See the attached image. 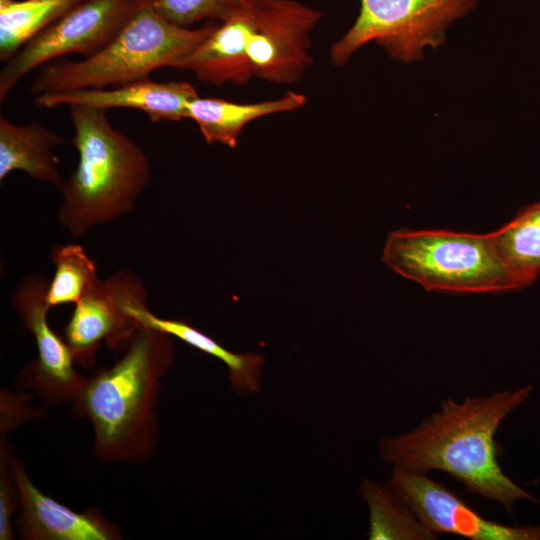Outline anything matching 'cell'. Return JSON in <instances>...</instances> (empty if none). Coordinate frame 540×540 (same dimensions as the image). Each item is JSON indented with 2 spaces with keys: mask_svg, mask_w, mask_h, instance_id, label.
<instances>
[{
  "mask_svg": "<svg viewBox=\"0 0 540 540\" xmlns=\"http://www.w3.org/2000/svg\"><path fill=\"white\" fill-rule=\"evenodd\" d=\"M532 392L527 384L461 402L446 398L415 429L381 438L380 457L397 470L447 473L470 494L499 503L509 514L520 500L540 503L503 472L495 440L502 422Z\"/></svg>",
  "mask_w": 540,
  "mask_h": 540,
  "instance_id": "cell-1",
  "label": "cell"
},
{
  "mask_svg": "<svg viewBox=\"0 0 540 540\" xmlns=\"http://www.w3.org/2000/svg\"><path fill=\"white\" fill-rule=\"evenodd\" d=\"M173 361L172 336L141 327L121 359L86 378L72 414L91 423L96 458L138 465L154 457L161 381Z\"/></svg>",
  "mask_w": 540,
  "mask_h": 540,
  "instance_id": "cell-2",
  "label": "cell"
},
{
  "mask_svg": "<svg viewBox=\"0 0 540 540\" xmlns=\"http://www.w3.org/2000/svg\"><path fill=\"white\" fill-rule=\"evenodd\" d=\"M78 163L59 187L58 220L73 237L131 212L149 183L145 152L108 120L105 110L71 105Z\"/></svg>",
  "mask_w": 540,
  "mask_h": 540,
  "instance_id": "cell-3",
  "label": "cell"
},
{
  "mask_svg": "<svg viewBox=\"0 0 540 540\" xmlns=\"http://www.w3.org/2000/svg\"><path fill=\"white\" fill-rule=\"evenodd\" d=\"M153 1L143 0L117 36L94 55L43 65L31 83V94L116 87L149 79L162 67L177 68L215 26H177L157 13Z\"/></svg>",
  "mask_w": 540,
  "mask_h": 540,
  "instance_id": "cell-4",
  "label": "cell"
},
{
  "mask_svg": "<svg viewBox=\"0 0 540 540\" xmlns=\"http://www.w3.org/2000/svg\"><path fill=\"white\" fill-rule=\"evenodd\" d=\"M382 260L427 291L485 293L528 286L505 263L490 233L400 229L389 233Z\"/></svg>",
  "mask_w": 540,
  "mask_h": 540,
  "instance_id": "cell-5",
  "label": "cell"
},
{
  "mask_svg": "<svg viewBox=\"0 0 540 540\" xmlns=\"http://www.w3.org/2000/svg\"><path fill=\"white\" fill-rule=\"evenodd\" d=\"M478 0H360L350 29L330 49L335 65H343L363 45L375 41L399 61L421 60L422 51L445 41V30L468 14Z\"/></svg>",
  "mask_w": 540,
  "mask_h": 540,
  "instance_id": "cell-6",
  "label": "cell"
},
{
  "mask_svg": "<svg viewBox=\"0 0 540 540\" xmlns=\"http://www.w3.org/2000/svg\"><path fill=\"white\" fill-rule=\"evenodd\" d=\"M143 0H81L21 47L0 72V100L38 67L67 54L89 57L121 31Z\"/></svg>",
  "mask_w": 540,
  "mask_h": 540,
  "instance_id": "cell-7",
  "label": "cell"
},
{
  "mask_svg": "<svg viewBox=\"0 0 540 540\" xmlns=\"http://www.w3.org/2000/svg\"><path fill=\"white\" fill-rule=\"evenodd\" d=\"M50 279L30 273L19 281L11 304L35 339L37 357L19 373L16 388L28 389L47 406L72 403L86 378L75 368V361L64 337L49 325L46 292Z\"/></svg>",
  "mask_w": 540,
  "mask_h": 540,
  "instance_id": "cell-8",
  "label": "cell"
},
{
  "mask_svg": "<svg viewBox=\"0 0 540 540\" xmlns=\"http://www.w3.org/2000/svg\"><path fill=\"white\" fill-rule=\"evenodd\" d=\"M251 29L246 51L254 77L273 84L300 80L312 58L310 34L321 12L296 0H248Z\"/></svg>",
  "mask_w": 540,
  "mask_h": 540,
  "instance_id": "cell-9",
  "label": "cell"
},
{
  "mask_svg": "<svg viewBox=\"0 0 540 540\" xmlns=\"http://www.w3.org/2000/svg\"><path fill=\"white\" fill-rule=\"evenodd\" d=\"M146 292L142 280L130 270L98 278L75 304L64 328V339L76 364L90 369L97 350L105 345L124 352L141 329L127 312V301Z\"/></svg>",
  "mask_w": 540,
  "mask_h": 540,
  "instance_id": "cell-10",
  "label": "cell"
},
{
  "mask_svg": "<svg viewBox=\"0 0 540 540\" xmlns=\"http://www.w3.org/2000/svg\"><path fill=\"white\" fill-rule=\"evenodd\" d=\"M388 484L436 535L448 533L470 540H540V524L510 526L486 519L427 474L393 469Z\"/></svg>",
  "mask_w": 540,
  "mask_h": 540,
  "instance_id": "cell-11",
  "label": "cell"
},
{
  "mask_svg": "<svg viewBox=\"0 0 540 540\" xmlns=\"http://www.w3.org/2000/svg\"><path fill=\"white\" fill-rule=\"evenodd\" d=\"M13 472L20 493L15 530L23 540H120V528L89 507L78 512L42 493L32 482L24 462L16 456Z\"/></svg>",
  "mask_w": 540,
  "mask_h": 540,
  "instance_id": "cell-12",
  "label": "cell"
},
{
  "mask_svg": "<svg viewBox=\"0 0 540 540\" xmlns=\"http://www.w3.org/2000/svg\"><path fill=\"white\" fill-rule=\"evenodd\" d=\"M189 82L136 81L112 89H83L35 96L34 103L43 109L82 105L99 110L136 109L147 114L152 122L179 121L187 118V107L198 97Z\"/></svg>",
  "mask_w": 540,
  "mask_h": 540,
  "instance_id": "cell-13",
  "label": "cell"
},
{
  "mask_svg": "<svg viewBox=\"0 0 540 540\" xmlns=\"http://www.w3.org/2000/svg\"><path fill=\"white\" fill-rule=\"evenodd\" d=\"M250 29L251 12L245 0L242 8L220 26H215L176 69L189 70L211 85L247 84L254 78L246 51Z\"/></svg>",
  "mask_w": 540,
  "mask_h": 540,
  "instance_id": "cell-14",
  "label": "cell"
},
{
  "mask_svg": "<svg viewBox=\"0 0 540 540\" xmlns=\"http://www.w3.org/2000/svg\"><path fill=\"white\" fill-rule=\"evenodd\" d=\"M125 308L140 327L165 332L222 361L229 371V383L238 394L249 395L261 389L265 360L259 353H234L184 320L155 315L147 306V293L129 299Z\"/></svg>",
  "mask_w": 540,
  "mask_h": 540,
  "instance_id": "cell-15",
  "label": "cell"
},
{
  "mask_svg": "<svg viewBox=\"0 0 540 540\" xmlns=\"http://www.w3.org/2000/svg\"><path fill=\"white\" fill-rule=\"evenodd\" d=\"M64 138L39 122L17 125L0 117V181L20 170L35 180L60 187L58 159L52 148Z\"/></svg>",
  "mask_w": 540,
  "mask_h": 540,
  "instance_id": "cell-16",
  "label": "cell"
},
{
  "mask_svg": "<svg viewBox=\"0 0 540 540\" xmlns=\"http://www.w3.org/2000/svg\"><path fill=\"white\" fill-rule=\"evenodd\" d=\"M305 103L304 95L290 91L277 99L246 104L198 96L189 102L187 118L198 125L207 143H219L234 148L244 127L251 121L292 111Z\"/></svg>",
  "mask_w": 540,
  "mask_h": 540,
  "instance_id": "cell-17",
  "label": "cell"
},
{
  "mask_svg": "<svg viewBox=\"0 0 540 540\" xmlns=\"http://www.w3.org/2000/svg\"><path fill=\"white\" fill-rule=\"evenodd\" d=\"M359 493L368 506L370 540H434L437 535L426 528L398 498L391 487L366 479Z\"/></svg>",
  "mask_w": 540,
  "mask_h": 540,
  "instance_id": "cell-18",
  "label": "cell"
},
{
  "mask_svg": "<svg viewBox=\"0 0 540 540\" xmlns=\"http://www.w3.org/2000/svg\"><path fill=\"white\" fill-rule=\"evenodd\" d=\"M81 0H0V60L21 47Z\"/></svg>",
  "mask_w": 540,
  "mask_h": 540,
  "instance_id": "cell-19",
  "label": "cell"
},
{
  "mask_svg": "<svg viewBox=\"0 0 540 540\" xmlns=\"http://www.w3.org/2000/svg\"><path fill=\"white\" fill-rule=\"evenodd\" d=\"M490 235L508 267L528 286L532 284L540 273V202Z\"/></svg>",
  "mask_w": 540,
  "mask_h": 540,
  "instance_id": "cell-20",
  "label": "cell"
},
{
  "mask_svg": "<svg viewBox=\"0 0 540 540\" xmlns=\"http://www.w3.org/2000/svg\"><path fill=\"white\" fill-rule=\"evenodd\" d=\"M50 257L55 272L46 292L48 307L76 304L98 279L95 260L75 243L54 246Z\"/></svg>",
  "mask_w": 540,
  "mask_h": 540,
  "instance_id": "cell-21",
  "label": "cell"
},
{
  "mask_svg": "<svg viewBox=\"0 0 540 540\" xmlns=\"http://www.w3.org/2000/svg\"><path fill=\"white\" fill-rule=\"evenodd\" d=\"M245 0H154L153 6L167 21L187 27L203 19L224 22L234 16Z\"/></svg>",
  "mask_w": 540,
  "mask_h": 540,
  "instance_id": "cell-22",
  "label": "cell"
},
{
  "mask_svg": "<svg viewBox=\"0 0 540 540\" xmlns=\"http://www.w3.org/2000/svg\"><path fill=\"white\" fill-rule=\"evenodd\" d=\"M14 449L6 435L0 436V540H14L12 516L20 508V493L13 472Z\"/></svg>",
  "mask_w": 540,
  "mask_h": 540,
  "instance_id": "cell-23",
  "label": "cell"
},
{
  "mask_svg": "<svg viewBox=\"0 0 540 540\" xmlns=\"http://www.w3.org/2000/svg\"><path fill=\"white\" fill-rule=\"evenodd\" d=\"M33 395L27 392L14 393L7 389L0 392V434L6 435L23 424L45 417L43 407L32 405Z\"/></svg>",
  "mask_w": 540,
  "mask_h": 540,
  "instance_id": "cell-24",
  "label": "cell"
}]
</instances>
